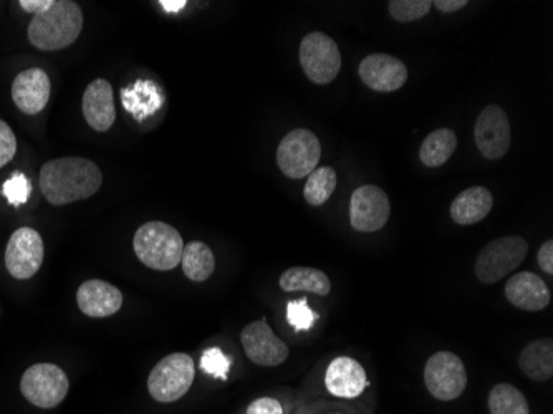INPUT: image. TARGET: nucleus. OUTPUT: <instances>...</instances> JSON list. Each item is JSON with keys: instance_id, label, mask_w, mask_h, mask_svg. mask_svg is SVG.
I'll return each instance as SVG.
<instances>
[{"instance_id": "1", "label": "nucleus", "mask_w": 553, "mask_h": 414, "mask_svg": "<svg viewBox=\"0 0 553 414\" xmlns=\"http://www.w3.org/2000/svg\"><path fill=\"white\" fill-rule=\"evenodd\" d=\"M101 183L103 174L100 168L87 158L50 159L40 168V191L53 206H67L92 198Z\"/></svg>"}, {"instance_id": "2", "label": "nucleus", "mask_w": 553, "mask_h": 414, "mask_svg": "<svg viewBox=\"0 0 553 414\" xmlns=\"http://www.w3.org/2000/svg\"><path fill=\"white\" fill-rule=\"evenodd\" d=\"M82 30V7L73 0H52L44 12L30 20L27 37L35 49L57 52L72 45Z\"/></svg>"}, {"instance_id": "3", "label": "nucleus", "mask_w": 553, "mask_h": 414, "mask_svg": "<svg viewBox=\"0 0 553 414\" xmlns=\"http://www.w3.org/2000/svg\"><path fill=\"white\" fill-rule=\"evenodd\" d=\"M133 249L141 264L153 270H173L181 264L184 241L166 222H146L136 231Z\"/></svg>"}, {"instance_id": "4", "label": "nucleus", "mask_w": 553, "mask_h": 414, "mask_svg": "<svg viewBox=\"0 0 553 414\" xmlns=\"http://www.w3.org/2000/svg\"><path fill=\"white\" fill-rule=\"evenodd\" d=\"M196 365L186 353H171L151 370L148 391L158 403L181 400L193 386Z\"/></svg>"}, {"instance_id": "5", "label": "nucleus", "mask_w": 553, "mask_h": 414, "mask_svg": "<svg viewBox=\"0 0 553 414\" xmlns=\"http://www.w3.org/2000/svg\"><path fill=\"white\" fill-rule=\"evenodd\" d=\"M70 390V381L65 371L53 363H37L25 370L20 380V393L25 400L42 408H57Z\"/></svg>"}, {"instance_id": "6", "label": "nucleus", "mask_w": 553, "mask_h": 414, "mask_svg": "<svg viewBox=\"0 0 553 414\" xmlns=\"http://www.w3.org/2000/svg\"><path fill=\"white\" fill-rule=\"evenodd\" d=\"M529 254V242L524 237H501L487 244L476 260L477 279L482 284H496L517 269Z\"/></svg>"}, {"instance_id": "7", "label": "nucleus", "mask_w": 553, "mask_h": 414, "mask_svg": "<svg viewBox=\"0 0 553 414\" xmlns=\"http://www.w3.org/2000/svg\"><path fill=\"white\" fill-rule=\"evenodd\" d=\"M299 57L308 80L317 85L332 83L342 70V53L337 42L323 32L303 37Z\"/></svg>"}, {"instance_id": "8", "label": "nucleus", "mask_w": 553, "mask_h": 414, "mask_svg": "<svg viewBox=\"0 0 553 414\" xmlns=\"http://www.w3.org/2000/svg\"><path fill=\"white\" fill-rule=\"evenodd\" d=\"M322 146L310 130L290 131L277 148V163L287 178H308L317 169Z\"/></svg>"}, {"instance_id": "9", "label": "nucleus", "mask_w": 553, "mask_h": 414, "mask_svg": "<svg viewBox=\"0 0 553 414\" xmlns=\"http://www.w3.org/2000/svg\"><path fill=\"white\" fill-rule=\"evenodd\" d=\"M424 383L436 400H457L466 390V366L454 353H434L424 366Z\"/></svg>"}, {"instance_id": "10", "label": "nucleus", "mask_w": 553, "mask_h": 414, "mask_svg": "<svg viewBox=\"0 0 553 414\" xmlns=\"http://www.w3.org/2000/svg\"><path fill=\"white\" fill-rule=\"evenodd\" d=\"M45 244L39 231L20 227L12 232L5 247V269L14 279L29 280L44 264Z\"/></svg>"}, {"instance_id": "11", "label": "nucleus", "mask_w": 553, "mask_h": 414, "mask_svg": "<svg viewBox=\"0 0 553 414\" xmlns=\"http://www.w3.org/2000/svg\"><path fill=\"white\" fill-rule=\"evenodd\" d=\"M391 204L383 189L366 184L353 191L350 222L358 232L381 231L390 219Z\"/></svg>"}, {"instance_id": "12", "label": "nucleus", "mask_w": 553, "mask_h": 414, "mask_svg": "<svg viewBox=\"0 0 553 414\" xmlns=\"http://www.w3.org/2000/svg\"><path fill=\"white\" fill-rule=\"evenodd\" d=\"M474 138L484 158L497 161L507 155L512 131L507 113L501 106L489 105L481 111V115L477 116Z\"/></svg>"}, {"instance_id": "13", "label": "nucleus", "mask_w": 553, "mask_h": 414, "mask_svg": "<svg viewBox=\"0 0 553 414\" xmlns=\"http://www.w3.org/2000/svg\"><path fill=\"white\" fill-rule=\"evenodd\" d=\"M242 347L252 363L259 366H279L289 358V347L280 340L265 318L247 325L241 333Z\"/></svg>"}, {"instance_id": "14", "label": "nucleus", "mask_w": 553, "mask_h": 414, "mask_svg": "<svg viewBox=\"0 0 553 414\" xmlns=\"http://www.w3.org/2000/svg\"><path fill=\"white\" fill-rule=\"evenodd\" d=\"M358 73L366 87L381 93L396 92L408 80L406 65L400 58L386 53H375L363 58Z\"/></svg>"}, {"instance_id": "15", "label": "nucleus", "mask_w": 553, "mask_h": 414, "mask_svg": "<svg viewBox=\"0 0 553 414\" xmlns=\"http://www.w3.org/2000/svg\"><path fill=\"white\" fill-rule=\"evenodd\" d=\"M12 100L25 115H39L49 105L52 82L42 68H27L14 78Z\"/></svg>"}, {"instance_id": "16", "label": "nucleus", "mask_w": 553, "mask_h": 414, "mask_svg": "<svg viewBox=\"0 0 553 414\" xmlns=\"http://www.w3.org/2000/svg\"><path fill=\"white\" fill-rule=\"evenodd\" d=\"M325 386L328 393L337 398H345V400L358 398L365 393L368 386L365 368L353 358H335L328 365L325 373Z\"/></svg>"}, {"instance_id": "17", "label": "nucleus", "mask_w": 553, "mask_h": 414, "mask_svg": "<svg viewBox=\"0 0 553 414\" xmlns=\"http://www.w3.org/2000/svg\"><path fill=\"white\" fill-rule=\"evenodd\" d=\"M505 297L510 304L525 312H540L550 304L549 287L534 272H519L505 284Z\"/></svg>"}, {"instance_id": "18", "label": "nucleus", "mask_w": 553, "mask_h": 414, "mask_svg": "<svg viewBox=\"0 0 553 414\" xmlns=\"http://www.w3.org/2000/svg\"><path fill=\"white\" fill-rule=\"evenodd\" d=\"M82 111L88 125L98 133H106L116 120L115 97L108 80L98 78L83 93Z\"/></svg>"}, {"instance_id": "19", "label": "nucleus", "mask_w": 553, "mask_h": 414, "mask_svg": "<svg viewBox=\"0 0 553 414\" xmlns=\"http://www.w3.org/2000/svg\"><path fill=\"white\" fill-rule=\"evenodd\" d=\"M77 304L87 317H111L121 309L123 294L105 280H87L78 287Z\"/></svg>"}, {"instance_id": "20", "label": "nucleus", "mask_w": 553, "mask_h": 414, "mask_svg": "<svg viewBox=\"0 0 553 414\" xmlns=\"http://www.w3.org/2000/svg\"><path fill=\"white\" fill-rule=\"evenodd\" d=\"M121 103L136 121H146L163 106V95L156 83L136 80L121 90Z\"/></svg>"}, {"instance_id": "21", "label": "nucleus", "mask_w": 553, "mask_h": 414, "mask_svg": "<svg viewBox=\"0 0 553 414\" xmlns=\"http://www.w3.org/2000/svg\"><path fill=\"white\" fill-rule=\"evenodd\" d=\"M492 206H494V198L491 191L482 186H474L457 194L451 204V217L456 224L471 226L486 219L491 214Z\"/></svg>"}, {"instance_id": "22", "label": "nucleus", "mask_w": 553, "mask_h": 414, "mask_svg": "<svg viewBox=\"0 0 553 414\" xmlns=\"http://www.w3.org/2000/svg\"><path fill=\"white\" fill-rule=\"evenodd\" d=\"M520 370L534 381H549L553 376L552 338L535 340L522 350L519 357Z\"/></svg>"}, {"instance_id": "23", "label": "nucleus", "mask_w": 553, "mask_h": 414, "mask_svg": "<svg viewBox=\"0 0 553 414\" xmlns=\"http://www.w3.org/2000/svg\"><path fill=\"white\" fill-rule=\"evenodd\" d=\"M280 289L285 292H312V294L327 297L332 292V284L327 274L322 270L312 269V267H292L285 270L279 280Z\"/></svg>"}, {"instance_id": "24", "label": "nucleus", "mask_w": 553, "mask_h": 414, "mask_svg": "<svg viewBox=\"0 0 553 414\" xmlns=\"http://www.w3.org/2000/svg\"><path fill=\"white\" fill-rule=\"evenodd\" d=\"M457 148V136L449 128H439L426 136L419 150V158L424 166L439 168L448 163Z\"/></svg>"}, {"instance_id": "25", "label": "nucleus", "mask_w": 553, "mask_h": 414, "mask_svg": "<svg viewBox=\"0 0 553 414\" xmlns=\"http://www.w3.org/2000/svg\"><path fill=\"white\" fill-rule=\"evenodd\" d=\"M181 264H183L184 275L193 282H204L216 269V259L211 249L207 244L199 241L189 242L184 246Z\"/></svg>"}, {"instance_id": "26", "label": "nucleus", "mask_w": 553, "mask_h": 414, "mask_svg": "<svg viewBox=\"0 0 553 414\" xmlns=\"http://www.w3.org/2000/svg\"><path fill=\"white\" fill-rule=\"evenodd\" d=\"M337 171L332 166H320L308 176L303 198L310 206H322L332 198L333 191L337 189Z\"/></svg>"}, {"instance_id": "27", "label": "nucleus", "mask_w": 553, "mask_h": 414, "mask_svg": "<svg viewBox=\"0 0 553 414\" xmlns=\"http://www.w3.org/2000/svg\"><path fill=\"white\" fill-rule=\"evenodd\" d=\"M489 411L491 414H530L524 393L507 383L492 388L489 393Z\"/></svg>"}, {"instance_id": "28", "label": "nucleus", "mask_w": 553, "mask_h": 414, "mask_svg": "<svg viewBox=\"0 0 553 414\" xmlns=\"http://www.w3.org/2000/svg\"><path fill=\"white\" fill-rule=\"evenodd\" d=\"M433 7L431 0H391L388 2L390 15L396 22H414L423 19Z\"/></svg>"}, {"instance_id": "29", "label": "nucleus", "mask_w": 553, "mask_h": 414, "mask_svg": "<svg viewBox=\"0 0 553 414\" xmlns=\"http://www.w3.org/2000/svg\"><path fill=\"white\" fill-rule=\"evenodd\" d=\"M2 194L7 199V203L12 204V206H22L32 196V183L24 173L17 171L2 184Z\"/></svg>"}, {"instance_id": "30", "label": "nucleus", "mask_w": 553, "mask_h": 414, "mask_svg": "<svg viewBox=\"0 0 553 414\" xmlns=\"http://www.w3.org/2000/svg\"><path fill=\"white\" fill-rule=\"evenodd\" d=\"M199 366L206 375L217 380H227L231 370V358L227 357L221 348H207L206 352L202 353Z\"/></svg>"}, {"instance_id": "31", "label": "nucleus", "mask_w": 553, "mask_h": 414, "mask_svg": "<svg viewBox=\"0 0 553 414\" xmlns=\"http://www.w3.org/2000/svg\"><path fill=\"white\" fill-rule=\"evenodd\" d=\"M287 320L295 332H307L318 320V313L308 307L307 299L292 300L287 305Z\"/></svg>"}, {"instance_id": "32", "label": "nucleus", "mask_w": 553, "mask_h": 414, "mask_svg": "<svg viewBox=\"0 0 553 414\" xmlns=\"http://www.w3.org/2000/svg\"><path fill=\"white\" fill-rule=\"evenodd\" d=\"M17 153V138L9 123L0 120V168H4Z\"/></svg>"}, {"instance_id": "33", "label": "nucleus", "mask_w": 553, "mask_h": 414, "mask_svg": "<svg viewBox=\"0 0 553 414\" xmlns=\"http://www.w3.org/2000/svg\"><path fill=\"white\" fill-rule=\"evenodd\" d=\"M247 414H284V410L274 398H259L249 405Z\"/></svg>"}, {"instance_id": "34", "label": "nucleus", "mask_w": 553, "mask_h": 414, "mask_svg": "<svg viewBox=\"0 0 553 414\" xmlns=\"http://www.w3.org/2000/svg\"><path fill=\"white\" fill-rule=\"evenodd\" d=\"M537 260H539L540 269L547 272V274H553V242L547 241L540 246L539 254H537Z\"/></svg>"}, {"instance_id": "35", "label": "nucleus", "mask_w": 553, "mask_h": 414, "mask_svg": "<svg viewBox=\"0 0 553 414\" xmlns=\"http://www.w3.org/2000/svg\"><path fill=\"white\" fill-rule=\"evenodd\" d=\"M52 4V0H20L19 5L25 12L29 14L39 15L40 12H44L49 5Z\"/></svg>"}, {"instance_id": "36", "label": "nucleus", "mask_w": 553, "mask_h": 414, "mask_svg": "<svg viewBox=\"0 0 553 414\" xmlns=\"http://www.w3.org/2000/svg\"><path fill=\"white\" fill-rule=\"evenodd\" d=\"M469 4L467 0H436L433 5L438 7V10L444 12V14H454L457 10L464 9Z\"/></svg>"}, {"instance_id": "37", "label": "nucleus", "mask_w": 553, "mask_h": 414, "mask_svg": "<svg viewBox=\"0 0 553 414\" xmlns=\"http://www.w3.org/2000/svg\"><path fill=\"white\" fill-rule=\"evenodd\" d=\"M159 5H161L166 12H169V14H176V12L186 7V0H161Z\"/></svg>"}]
</instances>
